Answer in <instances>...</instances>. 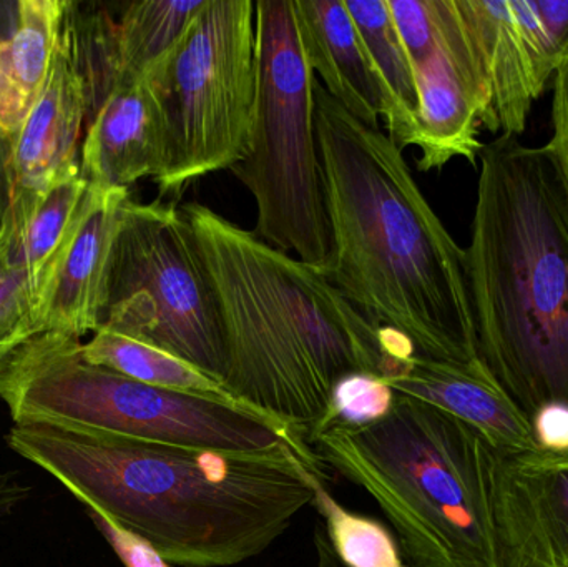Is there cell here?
<instances>
[{
  "label": "cell",
  "mask_w": 568,
  "mask_h": 567,
  "mask_svg": "<svg viewBox=\"0 0 568 567\" xmlns=\"http://www.w3.org/2000/svg\"><path fill=\"white\" fill-rule=\"evenodd\" d=\"M12 452L170 566L229 567L263 555L313 505V448L242 453L13 423Z\"/></svg>",
  "instance_id": "6da1fadb"
},
{
  "label": "cell",
  "mask_w": 568,
  "mask_h": 567,
  "mask_svg": "<svg viewBox=\"0 0 568 567\" xmlns=\"http://www.w3.org/2000/svg\"><path fill=\"white\" fill-rule=\"evenodd\" d=\"M182 212L219 308L223 385L243 405L310 443L344 376L393 379L417 356L406 336L367 322L320 270L202 203Z\"/></svg>",
  "instance_id": "7a4b0ae2"
},
{
  "label": "cell",
  "mask_w": 568,
  "mask_h": 567,
  "mask_svg": "<svg viewBox=\"0 0 568 567\" xmlns=\"http://www.w3.org/2000/svg\"><path fill=\"white\" fill-rule=\"evenodd\" d=\"M314 100L333 240L324 276L367 322L406 336L420 358L483 363L466 249L427 202L403 149L320 82Z\"/></svg>",
  "instance_id": "3957f363"
},
{
  "label": "cell",
  "mask_w": 568,
  "mask_h": 567,
  "mask_svg": "<svg viewBox=\"0 0 568 567\" xmlns=\"http://www.w3.org/2000/svg\"><path fill=\"white\" fill-rule=\"evenodd\" d=\"M466 273L487 372L530 422L568 409V195L546 145L484 143Z\"/></svg>",
  "instance_id": "277c9868"
},
{
  "label": "cell",
  "mask_w": 568,
  "mask_h": 567,
  "mask_svg": "<svg viewBox=\"0 0 568 567\" xmlns=\"http://www.w3.org/2000/svg\"><path fill=\"white\" fill-rule=\"evenodd\" d=\"M314 445L377 503L407 567H500L487 505L489 443L456 416L396 393L379 422L331 426Z\"/></svg>",
  "instance_id": "5b68a950"
},
{
  "label": "cell",
  "mask_w": 568,
  "mask_h": 567,
  "mask_svg": "<svg viewBox=\"0 0 568 567\" xmlns=\"http://www.w3.org/2000/svg\"><path fill=\"white\" fill-rule=\"evenodd\" d=\"M82 345L60 333H43L27 345L3 399L13 423L219 452L311 448L304 433L239 399L145 385L87 362Z\"/></svg>",
  "instance_id": "8992f818"
},
{
  "label": "cell",
  "mask_w": 568,
  "mask_h": 567,
  "mask_svg": "<svg viewBox=\"0 0 568 567\" xmlns=\"http://www.w3.org/2000/svg\"><path fill=\"white\" fill-rule=\"evenodd\" d=\"M258 95L252 139L233 175L256 203V235L324 272L331 240L316 133L317 79L307 63L294 0L256 2Z\"/></svg>",
  "instance_id": "52a82bcc"
},
{
  "label": "cell",
  "mask_w": 568,
  "mask_h": 567,
  "mask_svg": "<svg viewBox=\"0 0 568 567\" xmlns=\"http://www.w3.org/2000/svg\"><path fill=\"white\" fill-rule=\"evenodd\" d=\"M143 80L165 136L160 196L235 166L250 150L258 95L256 2L206 0Z\"/></svg>",
  "instance_id": "ba28073f"
},
{
  "label": "cell",
  "mask_w": 568,
  "mask_h": 567,
  "mask_svg": "<svg viewBox=\"0 0 568 567\" xmlns=\"http://www.w3.org/2000/svg\"><path fill=\"white\" fill-rule=\"evenodd\" d=\"M102 326L156 346L223 383L225 348L215 295L175 203L129 199L123 205L106 272Z\"/></svg>",
  "instance_id": "9c48e42d"
},
{
  "label": "cell",
  "mask_w": 568,
  "mask_h": 567,
  "mask_svg": "<svg viewBox=\"0 0 568 567\" xmlns=\"http://www.w3.org/2000/svg\"><path fill=\"white\" fill-rule=\"evenodd\" d=\"M486 489L500 567H568V453L489 445Z\"/></svg>",
  "instance_id": "30bf717a"
},
{
  "label": "cell",
  "mask_w": 568,
  "mask_h": 567,
  "mask_svg": "<svg viewBox=\"0 0 568 567\" xmlns=\"http://www.w3.org/2000/svg\"><path fill=\"white\" fill-rule=\"evenodd\" d=\"M307 63L344 110L373 129L384 122L400 146H416L417 129L381 77L346 0H294Z\"/></svg>",
  "instance_id": "8fae6325"
},
{
  "label": "cell",
  "mask_w": 568,
  "mask_h": 567,
  "mask_svg": "<svg viewBox=\"0 0 568 567\" xmlns=\"http://www.w3.org/2000/svg\"><path fill=\"white\" fill-rule=\"evenodd\" d=\"M89 115V80L73 2H67L45 85L13 140V172L19 192H40L80 172V132Z\"/></svg>",
  "instance_id": "7c38bea8"
},
{
  "label": "cell",
  "mask_w": 568,
  "mask_h": 567,
  "mask_svg": "<svg viewBox=\"0 0 568 567\" xmlns=\"http://www.w3.org/2000/svg\"><path fill=\"white\" fill-rule=\"evenodd\" d=\"M129 199V189L89 183L79 219L40 300L43 333L82 340L100 328L110 253Z\"/></svg>",
  "instance_id": "4fadbf2b"
},
{
  "label": "cell",
  "mask_w": 568,
  "mask_h": 567,
  "mask_svg": "<svg viewBox=\"0 0 568 567\" xmlns=\"http://www.w3.org/2000/svg\"><path fill=\"white\" fill-rule=\"evenodd\" d=\"M387 385L423 399L476 429L497 452H540L529 416L507 396L483 363L436 362L414 356L406 372Z\"/></svg>",
  "instance_id": "5bb4252c"
},
{
  "label": "cell",
  "mask_w": 568,
  "mask_h": 567,
  "mask_svg": "<svg viewBox=\"0 0 568 567\" xmlns=\"http://www.w3.org/2000/svg\"><path fill=\"white\" fill-rule=\"evenodd\" d=\"M163 169L165 136L152 90L143 79L120 83L89 119L80 173L92 185L129 189Z\"/></svg>",
  "instance_id": "9a60e30c"
},
{
  "label": "cell",
  "mask_w": 568,
  "mask_h": 567,
  "mask_svg": "<svg viewBox=\"0 0 568 567\" xmlns=\"http://www.w3.org/2000/svg\"><path fill=\"white\" fill-rule=\"evenodd\" d=\"M483 87V129L520 136L540 99L510 0H456Z\"/></svg>",
  "instance_id": "2e32d148"
},
{
  "label": "cell",
  "mask_w": 568,
  "mask_h": 567,
  "mask_svg": "<svg viewBox=\"0 0 568 567\" xmlns=\"http://www.w3.org/2000/svg\"><path fill=\"white\" fill-rule=\"evenodd\" d=\"M414 70L419 92L416 149L420 152V172L440 170L454 159L477 165L484 143L473 93L437 49Z\"/></svg>",
  "instance_id": "e0dca14e"
},
{
  "label": "cell",
  "mask_w": 568,
  "mask_h": 567,
  "mask_svg": "<svg viewBox=\"0 0 568 567\" xmlns=\"http://www.w3.org/2000/svg\"><path fill=\"white\" fill-rule=\"evenodd\" d=\"M69 0L16 2L12 32L0 39V132L16 140L45 85Z\"/></svg>",
  "instance_id": "ac0fdd59"
},
{
  "label": "cell",
  "mask_w": 568,
  "mask_h": 567,
  "mask_svg": "<svg viewBox=\"0 0 568 567\" xmlns=\"http://www.w3.org/2000/svg\"><path fill=\"white\" fill-rule=\"evenodd\" d=\"M87 190L89 182L79 172L40 192H20L17 200L10 235L13 259L43 283V292L79 219Z\"/></svg>",
  "instance_id": "d6986e66"
},
{
  "label": "cell",
  "mask_w": 568,
  "mask_h": 567,
  "mask_svg": "<svg viewBox=\"0 0 568 567\" xmlns=\"http://www.w3.org/2000/svg\"><path fill=\"white\" fill-rule=\"evenodd\" d=\"M82 355L92 365L113 369L145 385L216 398H233L223 383L202 369L156 346L103 326L93 333L90 342L83 343Z\"/></svg>",
  "instance_id": "ffe728a7"
},
{
  "label": "cell",
  "mask_w": 568,
  "mask_h": 567,
  "mask_svg": "<svg viewBox=\"0 0 568 567\" xmlns=\"http://www.w3.org/2000/svg\"><path fill=\"white\" fill-rule=\"evenodd\" d=\"M206 0H139L116 20L120 83L143 79L189 29Z\"/></svg>",
  "instance_id": "44dd1931"
},
{
  "label": "cell",
  "mask_w": 568,
  "mask_h": 567,
  "mask_svg": "<svg viewBox=\"0 0 568 567\" xmlns=\"http://www.w3.org/2000/svg\"><path fill=\"white\" fill-rule=\"evenodd\" d=\"M12 235V232H10ZM10 235L0 242V398L12 385L20 355L33 338L43 335L40 300L43 283L13 259Z\"/></svg>",
  "instance_id": "7402d4cb"
},
{
  "label": "cell",
  "mask_w": 568,
  "mask_h": 567,
  "mask_svg": "<svg viewBox=\"0 0 568 567\" xmlns=\"http://www.w3.org/2000/svg\"><path fill=\"white\" fill-rule=\"evenodd\" d=\"M323 479V472L311 476L313 506L324 518V535L337 563L343 567H407L389 529L341 506L327 492Z\"/></svg>",
  "instance_id": "603a6c76"
},
{
  "label": "cell",
  "mask_w": 568,
  "mask_h": 567,
  "mask_svg": "<svg viewBox=\"0 0 568 567\" xmlns=\"http://www.w3.org/2000/svg\"><path fill=\"white\" fill-rule=\"evenodd\" d=\"M346 6L387 89L417 129L419 92L416 70L387 0H346Z\"/></svg>",
  "instance_id": "cb8c5ba5"
},
{
  "label": "cell",
  "mask_w": 568,
  "mask_h": 567,
  "mask_svg": "<svg viewBox=\"0 0 568 567\" xmlns=\"http://www.w3.org/2000/svg\"><path fill=\"white\" fill-rule=\"evenodd\" d=\"M394 399L396 392L379 376L366 373L344 376L334 388L329 412L310 445L331 426L359 428L379 422L393 408Z\"/></svg>",
  "instance_id": "d4e9b609"
},
{
  "label": "cell",
  "mask_w": 568,
  "mask_h": 567,
  "mask_svg": "<svg viewBox=\"0 0 568 567\" xmlns=\"http://www.w3.org/2000/svg\"><path fill=\"white\" fill-rule=\"evenodd\" d=\"M550 90H552V110H550L552 135L546 146L556 160L568 195V59L557 72Z\"/></svg>",
  "instance_id": "484cf974"
},
{
  "label": "cell",
  "mask_w": 568,
  "mask_h": 567,
  "mask_svg": "<svg viewBox=\"0 0 568 567\" xmlns=\"http://www.w3.org/2000/svg\"><path fill=\"white\" fill-rule=\"evenodd\" d=\"M87 515L92 519L97 529L102 533L106 543L112 546L120 561L126 567H172L169 563L163 561V559L160 558L146 543H143L142 539L123 531L122 528L113 525L112 522L103 518V516L90 512V509H87Z\"/></svg>",
  "instance_id": "4316f807"
},
{
  "label": "cell",
  "mask_w": 568,
  "mask_h": 567,
  "mask_svg": "<svg viewBox=\"0 0 568 567\" xmlns=\"http://www.w3.org/2000/svg\"><path fill=\"white\" fill-rule=\"evenodd\" d=\"M19 195L13 172V140L0 132V242L13 230V213Z\"/></svg>",
  "instance_id": "83f0119b"
},
{
  "label": "cell",
  "mask_w": 568,
  "mask_h": 567,
  "mask_svg": "<svg viewBox=\"0 0 568 567\" xmlns=\"http://www.w3.org/2000/svg\"><path fill=\"white\" fill-rule=\"evenodd\" d=\"M537 443L542 452L568 453V409L550 406L532 419Z\"/></svg>",
  "instance_id": "f1b7e54d"
},
{
  "label": "cell",
  "mask_w": 568,
  "mask_h": 567,
  "mask_svg": "<svg viewBox=\"0 0 568 567\" xmlns=\"http://www.w3.org/2000/svg\"><path fill=\"white\" fill-rule=\"evenodd\" d=\"M30 493L32 488L23 485L17 473L0 472V525L29 499Z\"/></svg>",
  "instance_id": "f546056e"
}]
</instances>
